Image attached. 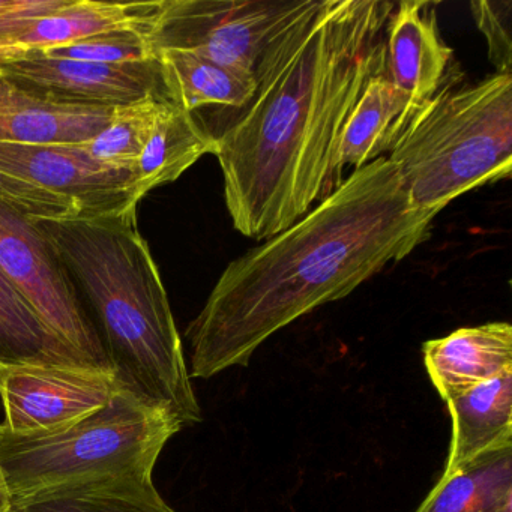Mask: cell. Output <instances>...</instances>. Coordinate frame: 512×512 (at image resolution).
<instances>
[{
  "label": "cell",
  "mask_w": 512,
  "mask_h": 512,
  "mask_svg": "<svg viewBox=\"0 0 512 512\" xmlns=\"http://www.w3.org/2000/svg\"><path fill=\"white\" fill-rule=\"evenodd\" d=\"M470 10L487 40L488 58L496 73L512 76V0H476Z\"/></svg>",
  "instance_id": "obj_25"
},
{
  "label": "cell",
  "mask_w": 512,
  "mask_h": 512,
  "mask_svg": "<svg viewBox=\"0 0 512 512\" xmlns=\"http://www.w3.org/2000/svg\"><path fill=\"white\" fill-rule=\"evenodd\" d=\"M8 512H178L164 502L152 478H107L13 500Z\"/></svg>",
  "instance_id": "obj_20"
},
{
  "label": "cell",
  "mask_w": 512,
  "mask_h": 512,
  "mask_svg": "<svg viewBox=\"0 0 512 512\" xmlns=\"http://www.w3.org/2000/svg\"><path fill=\"white\" fill-rule=\"evenodd\" d=\"M454 50L437 26L436 4L403 0L385 28L386 74L413 112L442 88L452 71Z\"/></svg>",
  "instance_id": "obj_12"
},
{
  "label": "cell",
  "mask_w": 512,
  "mask_h": 512,
  "mask_svg": "<svg viewBox=\"0 0 512 512\" xmlns=\"http://www.w3.org/2000/svg\"><path fill=\"white\" fill-rule=\"evenodd\" d=\"M112 112L47 100L0 74V145H80L109 124Z\"/></svg>",
  "instance_id": "obj_13"
},
{
  "label": "cell",
  "mask_w": 512,
  "mask_h": 512,
  "mask_svg": "<svg viewBox=\"0 0 512 512\" xmlns=\"http://www.w3.org/2000/svg\"><path fill=\"white\" fill-rule=\"evenodd\" d=\"M416 512H512V446L440 476Z\"/></svg>",
  "instance_id": "obj_21"
},
{
  "label": "cell",
  "mask_w": 512,
  "mask_h": 512,
  "mask_svg": "<svg viewBox=\"0 0 512 512\" xmlns=\"http://www.w3.org/2000/svg\"><path fill=\"white\" fill-rule=\"evenodd\" d=\"M167 98L190 113L206 106L242 109L256 91V77L221 67L196 53H157Z\"/></svg>",
  "instance_id": "obj_18"
},
{
  "label": "cell",
  "mask_w": 512,
  "mask_h": 512,
  "mask_svg": "<svg viewBox=\"0 0 512 512\" xmlns=\"http://www.w3.org/2000/svg\"><path fill=\"white\" fill-rule=\"evenodd\" d=\"M413 113L386 71L371 77L341 131L335 155L338 182L346 179L347 169L355 172L391 151Z\"/></svg>",
  "instance_id": "obj_16"
},
{
  "label": "cell",
  "mask_w": 512,
  "mask_h": 512,
  "mask_svg": "<svg viewBox=\"0 0 512 512\" xmlns=\"http://www.w3.org/2000/svg\"><path fill=\"white\" fill-rule=\"evenodd\" d=\"M437 215L410 200L386 157L350 173L301 220L224 269L187 329L191 379L250 364L272 335L406 259Z\"/></svg>",
  "instance_id": "obj_2"
},
{
  "label": "cell",
  "mask_w": 512,
  "mask_h": 512,
  "mask_svg": "<svg viewBox=\"0 0 512 512\" xmlns=\"http://www.w3.org/2000/svg\"><path fill=\"white\" fill-rule=\"evenodd\" d=\"M317 0H161L149 38L155 52L185 50L256 77L265 50Z\"/></svg>",
  "instance_id": "obj_6"
},
{
  "label": "cell",
  "mask_w": 512,
  "mask_h": 512,
  "mask_svg": "<svg viewBox=\"0 0 512 512\" xmlns=\"http://www.w3.org/2000/svg\"><path fill=\"white\" fill-rule=\"evenodd\" d=\"M0 202L31 220L79 217L71 200L5 172H0Z\"/></svg>",
  "instance_id": "obj_24"
},
{
  "label": "cell",
  "mask_w": 512,
  "mask_h": 512,
  "mask_svg": "<svg viewBox=\"0 0 512 512\" xmlns=\"http://www.w3.org/2000/svg\"><path fill=\"white\" fill-rule=\"evenodd\" d=\"M91 307L92 323L122 388L166 407L182 425L199 424L181 335L137 209L31 220Z\"/></svg>",
  "instance_id": "obj_3"
},
{
  "label": "cell",
  "mask_w": 512,
  "mask_h": 512,
  "mask_svg": "<svg viewBox=\"0 0 512 512\" xmlns=\"http://www.w3.org/2000/svg\"><path fill=\"white\" fill-rule=\"evenodd\" d=\"M416 206L442 211L452 200L511 178L512 76L457 85L451 71L416 109L386 157Z\"/></svg>",
  "instance_id": "obj_4"
},
{
  "label": "cell",
  "mask_w": 512,
  "mask_h": 512,
  "mask_svg": "<svg viewBox=\"0 0 512 512\" xmlns=\"http://www.w3.org/2000/svg\"><path fill=\"white\" fill-rule=\"evenodd\" d=\"M425 370L443 400L512 370V326L508 322L460 328L425 341Z\"/></svg>",
  "instance_id": "obj_14"
},
{
  "label": "cell",
  "mask_w": 512,
  "mask_h": 512,
  "mask_svg": "<svg viewBox=\"0 0 512 512\" xmlns=\"http://www.w3.org/2000/svg\"><path fill=\"white\" fill-rule=\"evenodd\" d=\"M166 407L119 388L85 418L46 433L0 424V467L13 500L107 478H152L166 443L182 430Z\"/></svg>",
  "instance_id": "obj_5"
},
{
  "label": "cell",
  "mask_w": 512,
  "mask_h": 512,
  "mask_svg": "<svg viewBox=\"0 0 512 512\" xmlns=\"http://www.w3.org/2000/svg\"><path fill=\"white\" fill-rule=\"evenodd\" d=\"M0 74L47 100L71 106L116 109L164 95L158 59L139 64L95 62L28 56L0 64Z\"/></svg>",
  "instance_id": "obj_10"
},
{
  "label": "cell",
  "mask_w": 512,
  "mask_h": 512,
  "mask_svg": "<svg viewBox=\"0 0 512 512\" xmlns=\"http://www.w3.org/2000/svg\"><path fill=\"white\" fill-rule=\"evenodd\" d=\"M158 2L70 0L53 13H26L0 19V64L38 55L106 32H151Z\"/></svg>",
  "instance_id": "obj_11"
},
{
  "label": "cell",
  "mask_w": 512,
  "mask_h": 512,
  "mask_svg": "<svg viewBox=\"0 0 512 512\" xmlns=\"http://www.w3.org/2000/svg\"><path fill=\"white\" fill-rule=\"evenodd\" d=\"M13 505V496H11L10 488H8L7 481H5L4 472L0 467V512L10 511Z\"/></svg>",
  "instance_id": "obj_27"
},
{
  "label": "cell",
  "mask_w": 512,
  "mask_h": 512,
  "mask_svg": "<svg viewBox=\"0 0 512 512\" xmlns=\"http://www.w3.org/2000/svg\"><path fill=\"white\" fill-rule=\"evenodd\" d=\"M166 98L164 95H152L137 103L116 107L109 124L80 146L101 163L136 167Z\"/></svg>",
  "instance_id": "obj_22"
},
{
  "label": "cell",
  "mask_w": 512,
  "mask_h": 512,
  "mask_svg": "<svg viewBox=\"0 0 512 512\" xmlns=\"http://www.w3.org/2000/svg\"><path fill=\"white\" fill-rule=\"evenodd\" d=\"M119 388L115 374L95 368L2 367L4 425L17 434L58 430L106 406Z\"/></svg>",
  "instance_id": "obj_8"
},
{
  "label": "cell",
  "mask_w": 512,
  "mask_h": 512,
  "mask_svg": "<svg viewBox=\"0 0 512 512\" xmlns=\"http://www.w3.org/2000/svg\"><path fill=\"white\" fill-rule=\"evenodd\" d=\"M388 0H317L260 58L256 91L217 139L233 227L266 241L340 187L341 131L386 68Z\"/></svg>",
  "instance_id": "obj_1"
},
{
  "label": "cell",
  "mask_w": 512,
  "mask_h": 512,
  "mask_svg": "<svg viewBox=\"0 0 512 512\" xmlns=\"http://www.w3.org/2000/svg\"><path fill=\"white\" fill-rule=\"evenodd\" d=\"M0 271L59 340L92 367L113 373L73 278L31 218L4 202H0Z\"/></svg>",
  "instance_id": "obj_7"
},
{
  "label": "cell",
  "mask_w": 512,
  "mask_h": 512,
  "mask_svg": "<svg viewBox=\"0 0 512 512\" xmlns=\"http://www.w3.org/2000/svg\"><path fill=\"white\" fill-rule=\"evenodd\" d=\"M70 0H0V19L26 13H53Z\"/></svg>",
  "instance_id": "obj_26"
},
{
  "label": "cell",
  "mask_w": 512,
  "mask_h": 512,
  "mask_svg": "<svg viewBox=\"0 0 512 512\" xmlns=\"http://www.w3.org/2000/svg\"><path fill=\"white\" fill-rule=\"evenodd\" d=\"M446 406L452 436L442 476L512 446V370L449 398Z\"/></svg>",
  "instance_id": "obj_15"
},
{
  "label": "cell",
  "mask_w": 512,
  "mask_h": 512,
  "mask_svg": "<svg viewBox=\"0 0 512 512\" xmlns=\"http://www.w3.org/2000/svg\"><path fill=\"white\" fill-rule=\"evenodd\" d=\"M217 154V139L197 119L196 113L166 98L151 137L137 160L136 199H145L155 188L178 181L205 155Z\"/></svg>",
  "instance_id": "obj_17"
},
{
  "label": "cell",
  "mask_w": 512,
  "mask_h": 512,
  "mask_svg": "<svg viewBox=\"0 0 512 512\" xmlns=\"http://www.w3.org/2000/svg\"><path fill=\"white\" fill-rule=\"evenodd\" d=\"M14 365L95 368L44 325L0 271V368Z\"/></svg>",
  "instance_id": "obj_19"
},
{
  "label": "cell",
  "mask_w": 512,
  "mask_h": 512,
  "mask_svg": "<svg viewBox=\"0 0 512 512\" xmlns=\"http://www.w3.org/2000/svg\"><path fill=\"white\" fill-rule=\"evenodd\" d=\"M0 172L71 200L79 217L139 206L134 167L101 163L80 145H0Z\"/></svg>",
  "instance_id": "obj_9"
},
{
  "label": "cell",
  "mask_w": 512,
  "mask_h": 512,
  "mask_svg": "<svg viewBox=\"0 0 512 512\" xmlns=\"http://www.w3.org/2000/svg\"><path fill=\"white\" fill-rule=\"evenodd\" d=\"M32 56L95 62V64H139V62L155 61L157 52L152 46L149 32L124 29V31L94 35V37Z\"/></svg>",
  "instance_id": "obj_23"
}]
</instances>
